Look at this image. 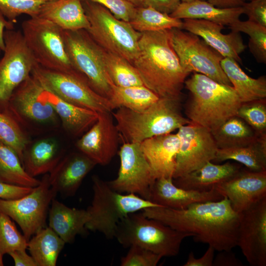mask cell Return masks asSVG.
<instances>
[{
    "mask_svg": "<svg viewBox=\"0 0 266 266\" xmlns=\"http://www.w3.org/2000/svg\"><path fill=\"white\" fill-rule=\"evenodd\" d=\"M100 4L108 10L116 18L130 22L133 17L136 7L126 0H82Z\"/></svg>",
    "mask_w": 266,
    "mask_h": 266,
    "instance_id": "ee69618b",
    "label": "cell"
},
{
    "mask_svg": "<svg viewBox=\"0 0 266 266\" xmlns=\"http://www.w3.org/2000/svg\"><path fill=\"white\" fill-rule=\"evenodd\" d=\"M182 29L201 38L207 44L219 52L224 58L234 59L241 63L239 55L245 49L239 33L232 31L223 34L222 25L202 19H184Z\"/></svg>",
    "mask_w": 266,
    "mask_h": 266,
    "instance_id": "ffe728a7",
    "label": "cell"
},
{
    "mask_svg": "<svg viewBox=\"0 0 266 266\" xmlns=\"http://www.w3.org/2000/svg\"><path fill=\"white\" fill-rule=\"evenodd\" d=\"M14 29V24L5 19L4 16L0 12V48L3 51L5 45L3 39L4 30Z\"/></svg>",
    "mask_w": 266,
    "mask_h": 266,
    "instance_id": "f5cc1de1",
    "label": "cell"
},
{
    "mask_svg": "<svg viewBox=\"0 0 266 266\" xmlns=\"http://www.w3.org/2000/svg\"><path fill=\"white\" fill-rule=\"evenodd\" d=\"M214 258L213 266H243L242 262L230 250H222Z\"/></svg>",
    "mask_w": 266,
    "mask_h": 266,
    "instance_id": "681fc988",
    "label": "cell"
},
{
    "mask_svg": "<svg viewBox=\"0 0 266 266\" xmlns=\"http://www.w3.org/2000/svg\"><path fill=\"white\" fill-rule=\"evenodd\" d=\"M33 188L16 186L0 182V199L14 200L31 192Z\"/></svg>",
    "mask_w": 266,
    "mask_h": 266,
    "instance_id": "bcb514c9",
    "label": "cell"
},
{
    "mask_svg": "<svg viewBox=\"0 0 266 266\" xmlns=\"http://www.w3.org/2000/svg\"><path fill=\"white\" fill-rule=\"evenodd\" d=\"M6 214L0 212V253L4 254L18 250H26L28 240Z\"/></svg>",
    "mask_w": 266,
    "mask_h": 266,
    "instance_id": "ab89813d",
    "label": "cell"
},
{
    "mask_svg": "<svg viewBox=\"0 0 266 266\" xmlns=\"http://www.w3.org/2000/svg\"><path fill=\"white\" fill-rule=\"evenodd\" d=\"M241 6L243 14L248 16V20L266 27V0L244 2Z\"/></svg>",
    "mask_w": 266,
    "mask_h": 266,
    "instance_id": "f6af8a7d",
    "label": "cell"
},
{
    "mask_svg": "<svg viewBox=\"0 0 266 266\" xmlns=\"http://www.w3.org/2000/svg\"><path fill=\"white\" fill-rule=\"evenodd\" d=\"M92 180L93 197L87 209L90 220L86 228L99 232L108 239L115 237L118 223L129 214L160 206L135 194L118 192L96 175L92 177Z\"/></svg>",
    "mask_w": 266,
    "mask_h": 266,
    "instance_id": "5b68a950",
    "label": "cell"
},
{
    "mask_svg": "<svg viewBox=\"0 0 266 266\" xmlns=\"http://www.w3.org/2000/svg\"><path fill=\"white\" fill-rule=\"evenodd\" d=\"M39 98L50 103L65 130L72 136L83 134L98 119L97 112L66 102L44 88Z\"/></svg>",
    "mask_w": 266,
    "mask_h": 266,
    "instance_id": "d4e9b609",
    "label": "cell"
},
{
    "mask_svg": "<svg viewBox=\"0 0 266 266\" xmlns=\"http://www.w3.org/2000/svg\"><path fill=\"white\" fill-rule=\"evenodd\" d=\"M213 188L230 200L234 211L240 213L266 197V170L241 168L234 176Z\"/></svg>",
    "mask_w": 266,
    "mask_h": 266,
    "instance_id": "d6986e66",
    "label": "cell"
},
{
    "mask_svg": "<svg viewBox=\"0 0 266 266\" xmlns=\"http://www.w3.org/2000/svg\"><path fill=\"white\" fill-rule=\"evenodd\" d=\"M181 99L160 98L142 111L119 107L112 113L123 142L139 143L171 133L191 123L182 114Z\"/></svg>",
    "mask_w": 266,
    "mask_h": 266,
    "instance_id": "277c9868",
    "label": "cell"
},
{
    "mask_svg": "<svg viewBox=\"0 0 266 266\" xmlns=\"http://www.w3.org/2000/svg\"><path fill=\"white\" fill-rule=\"evenodd\" d=\"M66 243L49 227L31 237L27 249L37 266H55Z\"/></svg>",
    "mask_w": 266,
    "mask_h": 266,
    "instance_id": "1f68e13d",
    "label": "cell"
},
{
    "mask_svg": "<svg viewBox=\"0 0 266 266\" xmlns=\"http://www.w3.org/2000/svg\"><path fill=\"white\" fill-rule=\"evenodd\" d=\"M184 85L190 92L185 105L187 118L210 132L236 116L242 103L232 86L219 83L202 74L194 72L185 80Z\"/></svg>",
    "mask_w": 266,
    "mask_h": 266,
    "instance_id": "3957f363",
    "label": "cell"
},
{
    "mask_svg": "<svg viewBox=\"0 0 266 266\" xmlns=\"http://www.w3.org/2000/svg\"><path fill=\"white\" fill-rule=\"evenodd\" d=\"M82 3L90 23L86 31L91 37L102 48L133 64L138 54L141 33L99 3L83 0Z\"/></svg>",
    "mask_w": 266,
    "mask_h": 266,
    "instance_id": "52a82bcc",
    "label": "cell"
},
{
    "mask_svg": "<svg viewBox=\"0 0 266 266\" xmlns=\"http://www.w3.org/2000/svg\"><path fill=\"white\" fill-rule=\"evenodd\" d=\"M134 5L136 7L142 6L143 0H126Z\"/></svg>",
    "mask_w": 266,
    "mask_h": 266,
    "instance_id": "db71d44e",
    "label": "cell"
},
{
    "mask_svg": "<svg viewBox=\"0 0 266 266\" xmlns=\"http://www.w3.org/2000/svg\"><path fill=\"white\" fill-rule=\"evenodd\" d=\"M244 1L245 0H249V1H251V0H243Z\"/></svg>",
    "mask_w": 266,
    "mask_h": 266,
    "instance_id": "680465c9",
    "label": "cell"
},
{
    "mask_svg": "<svg viewBox=\"0 0 266 266\" xmlns=\"http://www.w3.org/2000/svg\"><path fill=\"white\" fill-rule=\"evenodd\" d=\"M31 75L44 89L66 102L97 113L113 110L109 100L92 89L80 73L54 70L36 64Z\"/></svg>",
    "mask_w": 266,
    "mask_h": 266,
    "instance_id": "30bf717a",
    "label": "cell"
},
{
    "mask_svg": "<svg viewBox=\"0 0 266 266\" xmlns=\"http://www.w3.org/2000/svg\"><path fill=\"white\" fill-rule=\"evenodd\" d=\"M243 14L242 6L219 8L202 0L181 2L169 15L179 19H202L220 25H230L239 20Z\"/></svg>",
    "mask_w": 266,
    "mask_h": 266,
    "instance_id": "f1b7e54d",
    "label": "cell"
},
{
    "mask_svg": "<svg viewBox=\"0 0 266 266\" xmlns=\"http://www.w3.org/2000/svg\"><path fill=\"white\" fill-rule=\"evenodd\" d=\"M49 177V173L44 174L40 184L21 198L0 199V212L9 216L18 224L28 241L47 227L50 204L57 194L50 185Z\"/></svg>",
    "mask_w": 266,
    "mask_h": 266,
    "instance_id": "7c38bea8",
    "label": "cell"
},
{
    "mask_svg": "<svg viewBox=\"0 0 266 266\" xmlns=\"http://www.w3.org/2000/svg\"><path fill=\"white\" fill-rule=\"evenodd\" d=\"M240 214L237 246L252 266H266V197Z\"/></svg>",
    "mask_w": 266,
    "mask_h": 266,
    "instance_id": "e0dca14e",
    "label": "cell"
},
{
    "mask_svg": "<svg viewBox=\"0 0 266 266\" xmlns=\"http://www.w3.org/2000/svg\"><path fill=\"white\" fill-rule=\"evenodd\" d=\"M232 31L244 33L249 36L248 46L256 61L266 63V27L247 20H239L229 25Z\"/></svg>",
    "mask_w": 266,
    "mask_h": 266,
    "instance_id": "f35d334b",
    "label": "cell"
},
{
    "mask_svg": "<svg viewBox=\"0 0 266 266\" xmlns=\"http://www.w3.org/2000/svg\"><path fill=\"white\" fill-rule=\"evenodd\" d=\"M101 48L104 67L115 86L126 87L144 85L133 64L121 56Z\"/></svg>",
    "mask_w": 266,
    "mask_h": 266,
    "instance_id": "d590c367",
    "label": "cell"
},
{
    "mask_svg": "<svg viewBox=\"0 0 266 266\" xmlns=\"http://www.w3.org/2000/svg\"><path fill=\"white\" fill-rule=\"evenodd\" d=\"M0 142L13 149L22 163L24 153L30 143L25 129L10 114L0 112Z\"/></svg>",
    "mask_w": 266,
    "mask_h": 266,
    "instance_id": "74e56055",
    "label": "cell"
},
{
    "mask_svg": "<svg viewBox=\"0 0 266 266\" xmlns=\"http://www.w3.org/2000/svg\"><path fill=\"white\" fill-rule=\"evenodd\" d=\"M13 260L15 266H37L31 255L26 250L13 251L8 254Z\"/></svg>",
    "mask_w": 266,
    "mask_h": 266,
    "instance_id": "f907efd6",
    "label": "cell"
},
{
    "mask_svg": "<svg viewBox=\"0 0 266 266\" xmlns=\"http://www.w3.org/2000/svg\"><path fill=\"white\" fill-rule=\"evenodd\" d=\"M90 220L87 209L68 207L55 198L48 212L49 226L66 243L72 242L77 235L84 234Z\"/></svg>",
    "mask_w": 266,
    "mask_h": 266,
    "instance_id": "cb8c5ba5",
    "label": "cell"
},
{
    "mask_svg": "<svg viewBox=\"0 0 266 266\" xmlns=\"http://www.w3.org/2000/svg\"><path fill=\"white\" fill-rule=\"evenodd\" d=\"M52 0H0V12L15 24L22 14L31 18L38 17L42 6Z\"/></svg>",
    "mask_w": 266,
    "mask_h": 266,
    "instance_id": "b9f144b4",
    "label": "cell"
},
{
    "mask_svg": "<svg viewBox=\"0 0 266 266\" xmlns=\"http://www.w3.org/2000/svg\"><path fill=\"white\" fill-rule=\"evenodd\" d=\"M133 28L140 32H155L173 28L182 29L181 19L160 12L151 7H137L135 13L129 22Z\"/></svg>",
    "mask_w": 266,
    "mask_h": 266,
    "instance_id": "8d00e7d4",
    "label": "cell"
},
{
    "mask_svg": "<svg viewBox=\"0 0 266 266\" xmlns=\"http://www.w3.org/2000/svg\"><path fill=\"white\" fill-rule=\"evenodd\" d=\"M180 145L172 179L198 169L215 158L218 147L211 132L192 122L178 129Z\"/></svg>",
    "mask_w": 266,
    "mask_h": 266,
    "instance_id": "9a60e30c",
    "label": "cell"
},
{
    "mask_svg": "<svg viewBox=\"0 0 266 266\" xmlns=\"http://www.w3.org/2000/svg\"><path fill=\"white\" fill-rule=\"evenodd\" d=\"M181 2L180 0H143L142 6L151 7L169 15L176 9Z\"/></svg>",
    "mask_w": 266,
    "mask_h": 266,
    "instance_id": "7dc6e473",
    "label": "cell"
},
{
    "mask_svg": "<svg viewBox=\"0 0 266 266\" xmlns=\"http://www.w3.org/2000/svg\"><path fill=\"white\" fill-rule=\"evenodd\" d=\"M211 132L218 149L244 146L260 136L247 123L236 115L229 118Z\"/></svg>",
    "mask_w": 266,
    "mask_h": 266,
    "instance_id": "d6a6232c",
    "label": "cell"
},
{
    "mask_svg": "<svg viewBox=\"0 0 266 266\" xmlns=\"http://www.w3.org/2000/svg\"><path fill=\"white\" fill-rule=\"evenodd\" d=\"M240 169L241 166L235 163L228 162L218 165L208 162L200 168L172 181L181 188L207 191L216 184L230 179Z\"/></svg>",
    "mask_w": 266,
    "mask_h": 266,
    "instance_id": "4316f807",
    "label": "cell"
},
{
    "mask_svg": "<svg viewBox=\"0 0 266 266\" xmlns=\"http://www.w3.org/2000/svg\"><path fill=\"white\" fill-rule=\"evenodd\" d=\"M133 65L144 85L159 98L181 99L189 74L171 45L169 30L141 33L138 54Z\"/></svg>",
    "mask_w": 266,
    "mask_h": 266,
    "instance_id": "7a4b0ae2",
    "label": "cell"
},
{
    "mask_svg": "<svg viewBox=\"0 0 266 266\" xmlns=\"http://www.w3.org/2000/svg\"><path fill=\"white\" fill-rule=\"evenodd\" d=\"M159 98L144 85L122 87L113 85L109 100L113 110L125 107L135 111H142Z\"/></svg>",
    "mask_w": 266,
    "mask_h": 266,
    "instance_id": "836d02e7",
    "label": "cell"
},
{
    "mask_svg": "<svg viewBox=\"0 0 266 266\" xmlns=\"http://www.w3.org/2000/svg\"><path fill=\"white\" fill-rule=\"evenodd\" d=\"M96 165L81 152L64 156L49 173L50 185L57 194L73 196L86 176Z\"/></svg>",
    "mask_w": 266,
    "mask_h": 266,
    "instance_id": "7402d4cb",
    "label": "cell"
},
{
    "mask_svg": "<svg viewBox=\"0 0 266 266\" xmlns=\"http://www.w3.org/2000/svg\"><path fill=\"white\" fill-rule=\"evenodd\" d=\"M2 257L3 256L0 253V266H3Z\"/></svg>",
    "mask_w": 266,
    "mask_h": 266,
    "instance_id": "11a10c76",
    "label": "cell"
},
{
    "mask_svg": "<svg viewBox=\"0 0 266 266\" xmlns=\"http://www.w3.org/2000/svg\"><path fill=\"white\" fill-rule=\"evenodd\" d=\"M21 28L25 43L37 64L54 70L80 73L67 55L64 30L61 28L47 19L36 17L24 21Z\"/></svg>",
    "mask_w": 266,
    "mask_h": 266,
    "instance_id": "ba28073f",
    "label": "cell"
},
{
    "mask_svg": "<svg viewBox=\"0 0 266 266\" xmlns=\"http://www.w3.org/2000/svg\"><path fill=\"white\" fill-rule=\"evenodd\" d=\"M65 31L87 30L90 23L82 0H52L41 7L38 16Z\"/></svg>",
    "mask_w": 266,
    "mask_h": 266,
    "instance_id": "484cf974",
    "label": "cell"
},
{
    "mask_svg": "<svg viewBox=\"0 0 266 266\" xmlns=\"http://www.w3.org/2000/svg\"><path fill=\"white\" fill-rule=\"evenodd\" d=\"M169 35L171 45L186 72L202 74L219 83L232 86L221 66L224 57L202 38L179 28L169 30Z\"/></svg>",
    "mask_w": 266,
    "mask_h": 266,
    "instance_id": "8fae6325",
    "label": "cell"
},
{
    "mask_svg": "<svg viewBox=\"0 0 266 266\" xmlns=\"http://www.w3.org/2000/svg\"><path fill=\"white\" fill-rule=\"evenodd\" d=\"M139 144L155 179L172 178L180 145L177 134L169 133L153 136Z\"/></svg>",
    "mask_w": 266,
    "mask_h": 266,
    "instance_id": "603a6c76",
    "label": "cell"
},
{
    "mask_svg": "<svg viewBox=\"0 0 266 266\" xmlns=\"http://www.w3.org/2000/svg\"><path fill=\"white\" fill-rule=\"evenodd\" d=\"M223 198L214 188L207 191L187 190L176 186L171 178H161L156 179L152 185L148 200L160 206L183 209L195 203Z\"/></svg>",
    "mask_w": 266,
    "mask_h": 266,
    "instance_id": "44dd1931",
    "label": "cell"
},
{
    "mask_svg": "<svg viewBox=\"0 0 266 266\" xmlns=\"http://www.w3.org/2000/svg\"><path fill=\"white\" fill-rule=\"evenodd\" d=\"M0 182L34 188L40 180L29 175L16 153L0 142Z\"/></svg>",
    "mask_w": 266,
    "mask_h": 266,
    "instance_id": "e575fe53",
    "label": "cell"
},
{
    "mask_svg": "<svg viewBox=\"0 0 266 266\" xmlns=\"http://www.w3.org/2000/svg\"><path fill=\"white\" fill-rule=\"evenodd\" d=\"M98 113L97 121L77 141L76 146L97 165L105 166L118 153L120 136L111 112Z\"/></svg>",
    "mask_w": 266,
    "mask_h": 266,
    "instance_id": "ac0fdd59",
    "label": "cell"
},
{
    "mask_svg": "<svg viewBox=\"0 0 266 266\" xmlns=\"http://www.w3.org/2000/svg\"><path fill=\"white\" fill-rule=\"evenodd\" d=\"M236 116L247 123L258 135H266V99L242 102Z\"/></svg>",
    "mask_w": 266,
    "mask_h": 266,
    "instance_id": "60d3db41",
    "label": "cell"
},
{
    "mask_svg": "<svg viewBox=\"0 0 266 266\" xmlns=\"http://www.w3.org/2000/svg\"><path fill=\"white\" fill-rule=\"evenodd\" d=\"M215 249L209 245L207 249L199 258H196L193 252H191L188 255L186 262L184 266H213L214 258Z\"/></svg>",
    "mask_w": 266,
    "mask_h": 266,
    "instance_id": "c3c4849f",
    "label": "cell"
},
{
    "mask_svg": "<svg viewBox=\"0 0 266 266\" xmlns=\"http://www.w3.org/2000/svg\"><path fill=\"white\" fill-rule=\"evenodd\" d=\"M233 160L254 171L266 170V135L259 136L251 143L240 147L218 149L213 161Z\"/></svg>",
    "mask_w": 266,
    "mask_h": 266,
    "instance_id": "4dcf8cb0",
    "label": "cell"
},
{
    "mask_svg": "<svg viewBox=\"0 0 266 266\" xmlns=\"http://www.w3.org/2000/svg\"><path fill=\"white\" fill-rule=\"evenodd\" d=\"M3 39L5 48L0 59V112L7 113L13 92L31 74L37 63L21 31L5 30Z\"/></svg>",
    "mask_w": 266,
    "mask_h": 266,
    "instance_id": "4fadbf2b",
    "label": "cell"
},
{
    "mask_svg": "<svg viewBox=\"0 0 266 266\" xmlns=\"http://www.w3.org/2000/svg\"><path fill=\"white\" fill-rule=\"evenodd\" d=\"M194 0H180L181 2H190Z\"/></svg>",
    "mask_w": 266,
    "mask_h": 266,
    "instance_id": "9f6ffc18",
    "label": "cell"
},
{
    "mask_svg": "<svg viewBox=\"0 0 266 266\" xmlns=\"http://www.w3.org/2000/svg\"><path fill=\"white\" fill-rule=\"evenodd\" d=\"M120 167L117 177L107 181L113 190L133 193L148 200L156 179L139 143L123 142L118 152Z\"/></svg>",
    "mask_w": 266,
    "mask_h": 266,
    "instance_id": "2e32d148",
    "label": "cell"
},
{
    "mask_svg": "<svg viewBox=\"0 0 266 266\" xmlns=\"http://www.w3.org/2000/svg\"><path fill=\"white\" fill-rule=\"evenodd\" d=\"M137 212L129 214L117 224L115 238L125 247L136 245L162 257H174L183 239L193 236Z\"/></svg>",
    "mask_w": 266,
    "mask_h": 266,
    "instance_id": "8992f818",
    "label": "cell"
},
{
    "mask_svg": "<svg viewBox=\"0 0 266 266\" xmlns=\"http://www.w3.org/2000/svg\"><path fill=\"white\" fill-rule=\"evenodd\" d=\"M64 157L56 139L44 138L27 147L22 165L27 173L33 177L50 173Z\"/></svg>",
    "mask_w": 266,
    "mask_h": 266,
    "instance_id": "83f0119b",
    "label": "cell"
},
{
    "mask_svg": "<svg viewBox=\"0 0 266 266\" xmlns=\"http://www.w3.org/2000/svg\"><path fill=\"white\" fill-rule=\"evenodd\" d=\"M127 254L120 260L121 266H156L162 258L143 247L133 245L129 247Z\"/></svg>",
    "mask_w": 266,
    "mask_h": 266,
    "instance_id": "7bdbcfd3",
    "label": "cell"
},
{
    "mask_svg": "<svg viewBox=\"0 0 266 266\" xmlns=\"http://www.w3.org/2000/svg\"><path fill=\"white\" fill-rule=\"evenodd\" d=\"M3 52V51H2V50L0 48V58H1V52Z\"/></svg>",
    "mask_w": 266,
    "mask_h": 266,
    "instance_id": "6f0895ef",
    "label": "cell"
},
{
    "mask_svg": "<svg viewBox=\"0 0 266 266\" xmlns=\"http://www.w3.org/2000/svg\"><path fill=\"white\" fill-rule=\"evenodd\" d=\"M206 1L219 8H232L241 6L243 0H202Z\"/></svg>",
    "mask_w": 266,
    "mask_h": 266,
    "instance_id": "816d5d0a",
    "label": "cell"
},
{
    "mask_svg": "<svg viewBox=\"0 0 266 266\" xmlns=\"http://www.w3.org/2000/svg\"><path fill=\"white\" fill-rule=\"evenodd\" d=\"M142 211L146 217L191 233L196 241L207 244L215 250H230L237 246L240 214L233 210L226 197L195 203L183 209L155 206Z\"/></svg>",
    "mask_w": 266,
    "mask_h": 266,
    "instance_id": "6da1fadb",
    "label": "cell"
},
{
    "mask_svg": "<svg viewBox=\"0 0 266 266\" xmlns=\"http://www.w3.org/2000/svg\"><path fill=\"white\" fill-rule=\"evenodd\" d=\"M43 88L31 74L14 91L8 104L7 114L24 128L38 129L57 126L60 120L48 102L39 98Z\"/></svg>",
    "mask_w": 266,
    "mask_h": 266,
    "instance_id": "5bb4252c",
    "label": "cell"
},
{
    "mask_svg": "<svg viewBox=\"0 0 266 266\" xmlns=\"http://www.w3.org/2000/svg\"><path fill=\"white\" fill-rule=\"evenodd\" d=\"M221 66L242 102L266 98V76L250 77L231 58H223Z\"/></svg>",
    "mask_w": 266,
    "mask_h": 266,
    "instance_id": "f546056e",
    "label": "cell"
},
{
    "mask_svg": "<svg viewBox=\"0 0 266 266\" xmlns=\"http://www.w3.org/2000/svg\"><path fill=\"white\" fill-rule=\"evenodd\" d=\"M65 50L74 68L96 92L108 100L114 85L104 67L101 47L85 30L63 32Z\"/></svg>",
    "mask_w": 266,
    "mask_h": 266,
    "instance_id": "9c48e42d",
    "label": "cell"
}]
</instances>
